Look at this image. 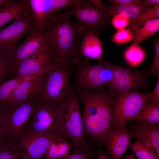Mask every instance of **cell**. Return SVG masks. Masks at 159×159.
Segmentation results:
<instances>
[{
  "label": "cell",
  "mask_w": 159,
  "mask_h": 159,
  "mask_svg": "<svg viewBox=\"0 0 159 159\" xmlns=\"http://www.w3.org/2000/svg\"><path fill=\"white\" fill-rule=\"evenodd\" d=\"M112 92L82 90L78 99L83 105L84 131L92 139L106 146L114 130Z\"/></svg>",
  "instance_id": "cell-1"
},
{
  "label": "cell",
  "mask_w": 159,
  "mask_h": 159,
  "mask_svg": "<svg viewBox=\"0 0 159 159\" xmlns=\"http://www.w3.org/2000/svg\"><path fill=\"white\" fill-rule=\"evenodd\" d=\"M66 11L49 17L45 24L49 49L55 63L63 64L75 57L79 49L83 29L69 18Z\"/></svg>",
  "instance_id": "cell-2"
},
{
  "label": "cell",
  "mask_w": 159,
  "mask_h": 159,
  "mask_svg": "<svg viewBox=\"0 0 159 159\" xmlns=\"http://www.w3.org/2000/svg\"><path fill=\"white\" fill-rule=\"evenodd\" d=\"M57 112L64 138L71 140L75 150H90L84 139L78 100L72 92L59 105Z\"/></svg>",
  "instance_id": "cell-3"
},
{
  "label": "cell",
  "mask_w": 159,
  "mask_h": 159,
  "mask_svg": "<svg viewBox=\"0 0 159 159\" xmlns=\"http://www.w3.org/2000/svg\"><path fill=\"white\" fill-rule=\"evenodd\" d=\"M74 58L49 71L37 96L45 102L59 105L72 92L69 83L70 68Z\"/></svg>",
  "instance_id": "cell-4"
},
{
  "label": "cell",
  "mask_w": 159,
  "mask_h": 159,
  "mask_svg": "<svg viewBox=\"0 0 159 159\" xmlns=\"http://www.w3.org/2000/svg\"><path fill=\"white\" fill-rule=\"evenodd\" d=\"M59 105L35 97L33 114L22 132L51 133L64 138L58 114Z\"/></svg>",
  "instance_id": "cell-5"
},
{
  "label": "cell",
  "mask_w": 159,
  "mask_h": 159,
  "mask_svg": "<svg viewBox=\"0 0 159 159\" xmlns=\"http://www.w3.org/2000/svg\"><path fill=\"white\" fill-rule=\"evenodd\" d=\"M107 6L101 0H80L76 6L65 10L76 19L83 32L93 33L103 29L107 22Z\"/></svg>",
  "instance_id": "cell-6"
},
{
  "label": "cell",
  "mask_w": 159,
  "mask_h": 159,
  "mask_svg": "<svg viewBox=\"0 0 159 159\" xmlns=\"http://www.w3.org/2000/svg\"><path fill=\"white\" fill-rule=\"evenodd\" d=\"M34 98L18 104L1 105L6 143L13 147L29 122L33 114Z\"/></svg>",
  "instance_id": "cell-7"
},
{
  "label": "cell",
  "mask_w": 159,
  "mask_h": 159,
  "mask_svg": "<svg viewBox=\"0 0 159 159\" xmlns=\"http://www.w3.org/2000/svg\"><path fill=\"white\" fill-rule=\"evenodd\" d=\"M116 95L112 102L114 129L125 127L127 121L134 120L151 97V93L132 91Z\"/></svg>",
  "instance_id": "cell-8"
},
{
  "label": "cell",
  "mask_w": 159,
  "mask_h": 159,
  "mask_svg": "<svg viewBox=\"0 0 159 159\" xmlns=\"http://www.w3.org/2000/svg\"><path fill=\"white\" fill-rule=\"evenodd\" d=\"M104 59L92 64L85 58L79 64L77 80L82 90H92L108 86L113 77L112 72Z\"/></svg>",
  "instance_id": "cell-9"
},
{
  "label": "cell",
  "mask_w": 159,
  "mask_h": 159,
  "mask_svg": "<svg viewBox=\"0 0 159 159\" xmlns=\"http://www.w3.org/2000/svg\"><path fill=\"white\" fill-rule=\"evenodd\" d=\"M61 136L63 137L48 133L22 132L12 147L22 159H39L51 143Z\"/></svg>",
  "instance_id": "cell-10"
},
{
  "label": "cell",
  "mask_w": 159,
  "mask_h": 159,
  "mask_svg": "<svg viewBox=\"0 0 159 159\" xmlns=\"http://www.w3.org/2000/svg\"><path fill=\"white\" fill-rule=\"evenodd\" d=\"M104 61L112 72V79L108 87L115 95L147 86L146 74L144 72L127 69Z\"/></svg>",
  "instance_id": "cell-11"
},
{
  "label": "cell",
  "mask_w": 159,
  "mask_h": 159,
  "mask_svg": "<svg viewBox=\"0 0 159 159\" xmlns=\"http://www.w3.org/2000/svg\"><path fill=\"white\" fill-rule=\"evenodd\" d=\"M14 20L9 25L0 29V51L10 54L19 41L34 26L30 9Z\"/></svg>",
  "instance_id": "cell-12"
},
{
  "label": "cell",
  "mask_w": 159,
  "mask_h": 159,
  "mask_svg": "<svg viewBox=\"0 0 159 159\" xmlns=\"http://www.w3.org/2000/svg\"><path fill=\"white\" fill-rule=\"evenodd\" d=\"M80 0H29L34 26L45 30L47 19L63 9L76 6Z\"/></svg>",
  "instance_id": "cell-13"
},
{
  "label": "cell",
  "mask_w": 159,
  "mask_h": 159,
  "mask_svg": "<svg viewBox=\"0 0 159 159\" xmlns=\"http://www.w3.org/2000/svg\"><path fill=\"white\" fill-rule=\"evenodd\" d=\"M27 34L24 42L16 46L10 53L17 64L39 51L49 49L45 30L40 29L34 26Z\"/></svg>",
  "instance_id": "cell-14"
},
{
  "label": "cell",
  "mask_w": 159,
  "mask_h": 159,
  "mask_svg": "<svg viewBox=\"0 0 159 159\" xmlns=\"http://www.w3.org/2000/svg\"><path fill=\"white\" fill-rule=\"evenodd\" d=\"M59 64L53 61L49 49L43 50L18 63L14 78L50 70Z\"/></svg>",
  "instance_id": "cell-15"
},
{
  "label": "cell",
  "mask_w": 159,
  "mask_h": 159,
  "mask_svg": "<svg viewBox=\"0 0 159 159\" xmlns=\"http://www.w3.org/2000/svg\"><path fill=\"white\" fill-rule=\"evenodd\" d=\"M47 73L20 84L13 92L6 104H18L36 97L39 93Z\"/></svg>",
  "instance_id": "cell-16"
},
{
  "label": "cell",
  "mask_w": 159,
  "mask_h": 159,
  "mask_svg": "<svg viewBox=\"0 0 159 159\" xmlns=\"http://www.w3.org/2000/svg\"><path fill=\"white\" fill-rule=\"evenodd\" d=\"M132 138L137 139L144 145L153 149L159 156L158 125L140 122L129 132Z\"/></svg>",
  "instance_id": "cell-17"
},
{
  "label": "cell",
  "mask_w": 159,
  "mask_h": 159,
  "mask_svg": "<svg viewBox=\"0 0 159 159\" xmlns=\"http://www.w3.org/2000/svg\"><path fill=\"white\" fill-rule=\"evenodd\" d=\"M131 138L125 127L117 128L112 131L106 146L111 159H120L130 147Z\"/></svg>",
  "instance_id": "cell-18"
},
{
  "label": "cell",
  "mask_w": 159,
  "mask_h": 159,
  "mask_svg": "<svg viewBox=\"0 0 159 159\" xmlns=\"http://www.w3.org/2000/svg\"><path fill=\"white\" fill-rule=\"evenodd\" d=\"M79 53L87 59L102 61V43L93 33L83 32Z\"/></svg>",
  "instance_id": "cell-19"
},
{
  "label": "cell",
  "mask_w": 159,
  "mask_h": 159,
  "mask_svg": "<svg viewBox=\"0 0 159 159\" xmlns=\"http://www.w3.org/2000/svg\"><path fill=\"white\" fill-rule=\"evenodd\" d=\"M129 28L133 37V43L139 44L159 30V18L130 23Z\"/></svg>",
  "instance_id": "cell-20"
},
{
  "label": "cell",
  "mask_w": 159,
  "mask_h": 159,
  "mask_svg": "<svg viewBox=\"0 0 159 159\" xmlns=\"http://www.w3.org/2000/svg\"><path fill=\"white\" fill-rule=\"evenodd\" d=\"M30 10L29 0H19L9 6L0 8V29L5 24Z\"/></svg>",
  "instance_id": "cell-21"
},
{
  "label": "cell",
  "mask_w": 159,
  "mask_h": 159,
  "mask_svg": "<svg viewBox=\"0 0 159 159\" xmlns=\"http://www.w3.org/2000/svg\"><path fill=\"white\" fill-rule=\"evenodd\" d=\"M49 70L32 75L15 78L0 84V105H4L7 103L11 95L20 84L46 73Z\"/></svg>",
  "instance_id": "cell-22"
},
{
  "label": "cell",
  "mask_w": 159,
  "mask_h": 159,
  "mask_svg": "<svg viewBox=\"0 0 159 159\" xmlns=\"http://www.w3.org/2000/svg\"><path fill=\"white\" fill-rule=\"evenodd\" d=\"M148 7L144 1L130 4L107 6L108 15L109 17L116 14L127 17L130 20L135 18L144 9Z\"/></svg>",
  "instance_id": "cell-23"
},
{
  "label": "cell",
  "mask_w": 159,
  "mask_h": 159,
  "mask_svg": "<svg viewBox=\"0 0 159 159\" xmlns=\"http://www.w3.org/2000/svg\"><path fill=\"white\" fill-rule=\"evenodd\" d=\"M72 144L64 138L61 136L54 140L49 146L45 152L46 159H59L71 154Z\"/></svg>",
  "instance_id": "cell-24"
},
{
  "label": "cell",
  "mask_w": 159,
  "mask_h": 159,
  "mask_svg": "<svg viewBox=\"0 0 159 159\" xmlns=\"http://www.w3.org/2000/svg\"><path fill=\"white\" fill-rule=\"evenodd\" d=\"M17 65L10 54L0 51V84L14 78Z\"/></svg>",
  "instance_id": "cell-25"
},
{
  "label": "cell",
  "mask_w": 159,
  "mask_h": 159,
  "mask_svg": "<svg viewBox=\"0 0 159 159\" xmlns=\"http://www.w3.org/2000/svg\"><path fill=\"white\" fill-rule=\"evenodd\" d=\"M134 120L142 123L159 125V104L149 101Z\"/></svg>",
  "instance_id": "cell-26"
},
{
  "label": "cell",
  "mask_w": 159,
  "mask_h": 159,
  "mask_svg": "<svg viewBox=\"0 0 159 159\" xmlns=\"http://www.w3.org/2000/svg\"><path fill=\"white\" fill-rule=\"evenodd\" d=\"M143 49L138 44L134 43L131 45L125 51L124 56L129 65L136 66L141 63L145 57Z\"/></svg>",
  "instance_id": "cell-27"
},
{
  "label": "cell",
  "mask_w": 159,
  "mask_h": 159,
  "mask_svg": "<svg viewBox=\"0 0 159 159\" xmlns=\"http://www.w3.org/2000/svg\"><path fill=\"white\" fill-rule=\"evenodd\" d=\"M130 147L139 159H159L154 150L144 145L139 140L130 144Z\"/></svg>",
  "instance_id": "cell-28"
},
{
  "label": "cell",
  "mask_w": 159,
  "mask_h": 159,
  "mask_svg": "<svg viewBox=\"0 0 159 159\" xmlns=\"http://www.w3.org/2000/svg\"><path fill=\"white\" fill-rule=\"evenodd\" d=\"M159 4L148 7L143 10L134 19L130 20V23L159 18Z\"/></svg>",
  "instance_id": "cell-29"
},
{
  "label": "cell",
  "mask_w": 159,
  "mask_h": 159,
  "mask_svg": "<svg viewBox=\"0 0 159 159\" xmlns=\"http://www.w3.org/2000/svg\"><path fill=\"white\" fill-rule=\"evenodd\" d=\"M133 36L129 28L117 30L113 36L112 40L118 44H123L133 40Z\"/></svg>",
  "instance_id": "cell-30"
},
{
  "label": "cell",
  "mask_w": 159,
  "mask_h": 159,
  "mask_svg": "<svg viewBox=\"0 0 159 159\" xmlns=\"http://www.w3.org/2000/svg\"><path fill=\"white\" fill-rule=\"evenodd\" d=\"M155 49V55L153 63L148 72V75L152 74L159 77V41L157 39L154 41L153 43Z\"/></svg>",
  "instance_id": "cell-31"
},
{
  "label": "cell",
  "mask_w": 159,
  "mask_h": 159,
  "mask_svg": "<svg viewBox=\"0 0 159 159\" xmlns=\"http://www.w3.org/2000/svg\"><path fill=\"white\" fill-rule=\"evenodd\" d=\"M0 159H22L13 147L7 144L0 147Z\"/></svg>",
  "instance_id": "cell-32"
},
{
  "label": "cell",
  "mask_w": 159,
  "mask_h": 159,
  "mask_svg": "<svg viewBox=\"0 0 159 159\" xmlns=\"http://www.w3.org/2000/svg\"><path fill=\"white\" fill-rule=\"evenodd\" d=\"M94 155L90 150L81 149L75 150L72 154L59 159H91Z\"/></svg>",
  "instance_id": "cell-33"
},
{
  "label": "cell",
  "mask_w": 159,
  "mask_h": 159,
  "mask_svg": "<svg viewBox=\"0 0 159 159\" xmlns=\"http://www.w3.org/2000/svg\"><path fill=\"white\" fill-rule=\"evenodd\" d=\"M130 22V19L129 18L118 14L114 15L111 21L112 24L117 30L125 28L129 25Z\"/></svg>",
  "instance_id": "cell-34"
},
{
  "label": "cell",
  "mask_w": 159,
  "mask_h": 159,
  "mask_svg": "<svg viewBox=\"0 0 159 159\" xmlns=\"http://www.w3.org/2000/svg\"><path fill=\"white\" fill-rule=\"evenodd\" d=\"M6 136L2 114V106L0 105V147L5 144Z\"/></svg>",
  "instance_id": "cell-35"
},
{
  "label": "cell",
  "mask_w": 159,
  "mask_h": 159,
  "mask_svg": "<svg viewBox=\"0 0 159 159\" xmlns=\"http://www.w3.org/2000/svg\"><path fill=\"white\" fill-rule=\"evenodd\" d=\"M151 97L149 101L157 104H159V77H158L156 85L153 91L151 93Z\"/></svg>",
  "instance_id": "cell-36"
},
{
  "label": "cell",
  "mask_w": 159,
  "mask_h": 159,
  "mask_svg": "<svg viewBox=\"0 0 159 159\" xmlns=\"http://www.w3.org/2000/svg\"><path fill=\"white\" fill-rule=\"evenodd\" d=\"M140 0H108L112 5L121 6L134 4L140 2Z\"/></svg>",
  "instance_id": "cell-37"
},
{
  "label": "cell",
  "mask_w": 159,
  "mask_h": 159,
  "mask_svg": "<svg viewBox=\"0 0 159 159\" xmlns=\"http://www.w3.org/2000/svg\"><path fill=\"white\" fill-rule=\"evenodd\" d=\"M14 2L11 0H0V8L9 6L12 4Z\"/></svg>",
  "instance_id": "cell-38"
},
{
  "label": "cell",
  "mask_w": 159,
  "mask_h": 159,
  "mask_svg": "<svg viewBox=\"0 0 159 159\" xmlns=\"http://www.w3.org/2000/svg\"><path fill=\"white\" fill-rule=\"evenodd\" d=\"M144 1L148 7L153 6L156 4H159V0H146Z\"/></svg>",
  "instance_id": "cell-39"
},
{
  "label": "cell",
  "mask_w": 159,
  "mask_h": 159,
  "mask_svg": "<svg viewBox=\"0 0 159 159\" xmlns=\"http://www.w3.org/2000/svg\"><path fill=\"white\" fill-rule=\"evenodd\" d=\"M98 159H110L107 153L100 151Z\"/></svg>",
  "instance_id": "cell-40"
},
{
  "label": "cell",
  "mask_w": 159,
  "mask_h": 159,
  "mask_svg": "<svg viewBox=\"0 0 159 159\" xmlns=\"http://www.w3.org/2000/svg\"><path fill=\"white\" fill-rule=\"evenodd\" d=\"M124 159H136L134 157V155L133 154L127 155L125 158Z\"/></svg>",
  "instance_id": "cell-41"
},
{
  "label": "cell",
  "mask_w": 159,
  "mask_h": 159,
  "mask_svg": "<svg viewBox=\"0 0 159 159\" xmlns=\"http://www.w3.org/2000/svg\"></svg>",
  "instance_id": "cell-42"
}]
</instances>
